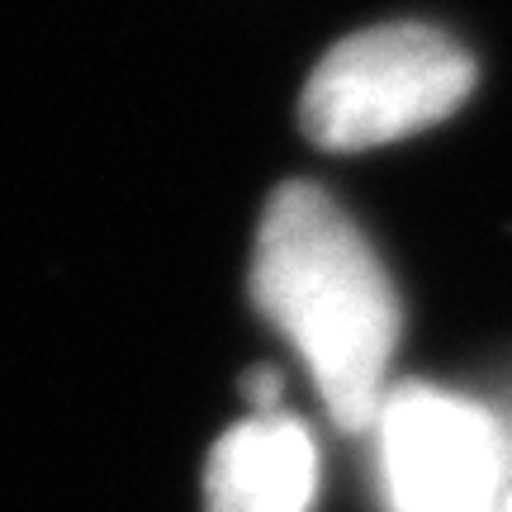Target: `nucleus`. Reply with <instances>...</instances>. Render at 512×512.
I'll return each mask as SVG.
<instances>
[{
  "instance_id": "nucleus-1",
  "label": "nucleus",
  "mask_w": 512,
  "mask_h": 512,
  "mask_svg": "<svg viewBox=\"0 0 512 512\" xmlns=\"http://www.w3.org/2000/svg\"><path fill=\"white\" fill-rule=\"evenodd\" d=\"M252 294L309 366L332 422L375 427L399 347V299L347 209L318 185L275 190L256 228Z\"/></svg>"
},
{
  "instance_id": "nucleus-2",
  "label": "nucleus",
  "mask_w": 512,
  "mask_h": 512,
  "mask_svg": "<svg viewBox=\"0 0 512 512\" xmlns=\"http://www.w3.org/2000/svg\"><path fill=\"white\" fill-rule=\"evenodd\" d=\"M475 91V57L432 24H380L337 43L304 86V133L328 152L408 138Z\"/></svg>"
},
{
  "instance_id": "nucleus-3",
  "label": "nucleus",
  "mask_w": 512,
  "mask_h": 512,
  "mask_svg": "<svg viewBox=\"0 0 512 512\" xmlns=\"http://www.w3.org/2000/svg\"><path fill=\"white\" fill-rule=\"evenodd\" d=\"M375 432L394 512H503V432L479 403L408 384L384 394Z\"/></svg>"
},
{
  "instance_id": "nucleus-4",
  "label": "nucleus",
  "mask_w": 512,
  "mask_h": 512,
  "mask_svg": "<svg viewBox=\"0 0 512 512\" xmlns=\"http://www.w3.org/2000/svg\"><path fill=\"white\" fill-rule=\"evenodd\" d=\"M318 489V451L304 422L256 413L214 446L204 470L209 512H309Z\"/></svg>"
},
{
  "instance_id": "nucleus-5",
  "label": "nucleus",
  "mask_w": 512,
  "mask_h": 512,
  "mask_svg": "<svg viewBox=\"0 0 512 512\" xmlns=\"http://www.w3.org/2000/svg\"><path fill=\"white\" fill-rule=\"evenodd\" d=\"M503 512H512V494H508V498H503Z\"/></svg>"
}]
</instances>
